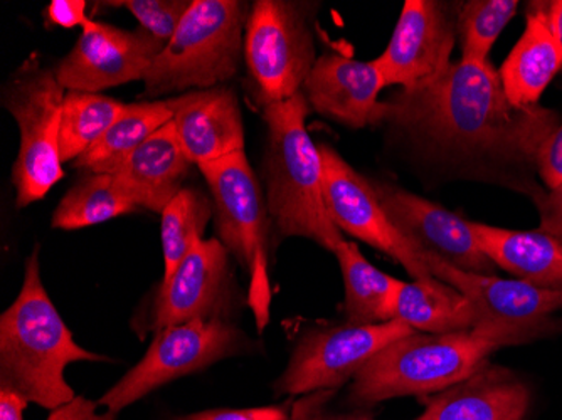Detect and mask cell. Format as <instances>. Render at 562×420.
<instances>
[{
  "label": "cell",
  "mask_w": 562,
  "mask_h": 420,
  "mask_svg": "<svg viewBox=\"0 0 562 420\" xmlns=\"http://www.w3.org/2000/svg\"><path fill=\"white\" fill-rule=\"evenodd\" d=\"M371 182L394 226L422 254L435 256L469 273H495L497 266L480 248L470 220L396 183L378 179Z\"/></svg>",
  "instance_id": "9a60e30c"
},
{
  "label": "cell",
  "mask_w": 562,
  "mask_h": 420,
  "mask_svg": "<svg viewBox=\"0 0 562 420\" xmlns=\"http://www.w3.org/2000/svg\"><path fill=\"white\" fill-rule=\"evenodd\" d=\"M173 420H290L283 407H257V409H213L189 413Z\"/></svg>",
  "instance_id": "d6a6232c"
},
{
  "label": "cell",
  "mask_w": 562,
  "mask_h": 420,
  "mask_svg": "<svg viewBox=\"0 0 562 420\" xmlns=\"http://www.w3.org/2000/svg\"><path fill=\"white\" fill-rule=\"evenodd\" d=\"M245 302L248 299L236 281L232 254L220 239H201L172 276L160 281L132 327L144 337L188 321H233Z\"/></svg>",
  "instance_id": "9c48e42d"
},
{
  "label": "cell",
  "mask_w": 562,
  "mask_h": 420,
  "mask_svg": "<svg viewBox=\"0 0 562 420\" xmlns=\"http://www.w3.org/2000/svg\"><path fill=\"white\" fill-rule=\"evenodd\" d=\"M530 340L520 331L482 325L457 333H415L400 338L361 366L350 384L347 402L369 409L397 397L435 396L465 381L502 347Z\"/></svg>",
  "instance_id": "3957f363"
},
{
  "label": "cell",
  "mask_w": 562,
  "mask_h": 420,
  "mask_svg": "<svg viewBox=\"0 0 562 420\" xmlns=\"http://www.w3.org/2000/svg\"><path fill=\"white\" fill-rule=\"evenodd\" d=\"M166 44L142 27L120 30L90 19L75 47L56 66V76L66 91L85 93L144 81Z\"/></svg>",
  "instance_id": "4fadbf2b"
},
{
  "label": "cell",
  "mask_w": 562,
  "mask_h": 420,
  "mask_svg": "<svg viewBox=\"0 0 562 420\" xmlns=\"http://www.w3.org/2000/svg\"><path fill=\"white\" fill-rule=\"evenodd\" d=\"M324 163V194L328 214L340 232L400 262L413 280L431 277L422 252L394 226L375 195L372 182L357 172L330 145H318Z\"/></svg>",
  "instance_id": "7c38bea8"
},
{
  "label": "cell",
  "mask_w": 562,
  "mask_h": 420,
  "mask_svg": "<svg viewBox=\"0 0 562 420\" xmlns=\"http://www.w3.org/2000/svg\"><path fill=\"white\" fill-rule=\"evenodd\" d=\"M100 404L87 399V397L76 396L71 402L50 410L47 420H116L119 413L106 410V412L98 413Z\"/></svg>",
  "instance_id": "e575fe53"
},
{
  "label": "cell",
  "mask_w": 562,
  "mask_h": 420,
  "mask_svg": "<svg viewBox=\"0 0 562 420\" xmlns=\"http://www.w3.org/2000/svg\"><path fill=\"white\" fill-rule=\"evenodd\" d=\"M386 87L375 61L328 53L315 63L302 93L318 115L347 128L361 129L374 123L379 94Z\"/></svg>",
  "instance_id": "ac0fdd59"
},
{
  "label": "cell",
  "mask_w": 562,
  "mask_h": 420,
  "mask_svg": "<svg viewBox=\"0 0 562 420\" xmlns=\"http://www.w3.org/2000/svg\"><path fill=\"white\" fill-rule=\"evenodd\" d=\"M65 91L56 69L44 68L36 56L22 63L2 88V104L21 135L11 173L19 208L46 197L65 177L59 155Z\"/></svg>",
  "instance_id": "52a82bcc"
},
{
  "label": "cell",
  "mask_w": 562,
  "mask_h": 420,
  "mask_svg": "<svg viewBox=\"0 0 562 420\" xmlns=\"http://www.w3.org/2000/svg\"><path fill=\"white\" fill-rule=\"evenodd\" d=\"M154 334L140 362L98 400L101 407L122 412L169 382L252 350L251 338L233 321L194 320Z\"/></svg>",
  "instance_id": "30bf717a"
},
{
  "label": "cell",
  "mask_w": 562,
  "mask_h": 420,
  "mask_svg": "<svg viewBox=\"0 0 562 420\" xmlns=\"http://www.w3.org/2000/svg\"><path fill=\"white\" fill-rule=\"evenodd\" d=\"M172 125L195 167L245 151L241 103L233 88L194 90L167 98Z\"/></svg>",
  "instance_id": "e0dca14e"
},
{
  "label": "cell",
  "mask_w": 562,
  "mask_h": 420,
  "mask_svg": "<svg viewBox=\"0 0 562 420\" xmlns=\"http://www.w3.org/2000/svg\"><path fill=\"white\" fill-rule=\"evenodd\" d=\"M559 123L541 104L514 106L491 61L460 59L429 83L379 101L372 125H386L426 162L536 204L548 192L538 175L539 150Z\"/></svg>",
  "instance_id": "6da1fadb"
},
{
  "label": "cell",
  "mask_w": 562,
  "mask_h": 420,
  "mask_svg": "<svg viewBox=\"0 0 562 420\" xmlns=\"http://www.w3.org/2000/svg\"><path fill=\"white\" fill-rule=\"evenodd\" d=\"M192 2L194 0H113L103 2V5L126 9L137 19L142 30L167 43L188 14Z\"/></svg>",
  "instance_id": "f546056e"
},
{
  "label": "cell",
  "mask_w": 562,
  "mask_h": 420,
  "mask_svg": "<svg viewBox=\"0 0 562 420\" xmlns=\"http://www.w3.org/2000/svg\"><path fill=\"white\" fill-rule=\"evenodd\" d=\"M480 248L516 280L562 292V239L544 230H513L473 223Z\"/></svg>",
  "instance_id": "7402d4cb"
},
{
  "label": "cell",
  "mask_w": 562,
  "mask_h": 420,
  "mask_svg": "<svg viewBox=\"0 0 562 420\" xmlns=\"http://www.w3.org/2000/svg\"><path fill=\"white\" fill-rule=\"evenodd\" d=\"M538 175L546 191H554L562 183V120L539 150Z\"/></svg>",
  "instance_id": "1f68e13d"
},
{
  "label": "cell",
  "mask_w": 562,
  "mask_h": 420,
  "mask_svg": "<svg viewBox=\"0 0 562 420\" xmlns=\"http://www.w3.org/2000/svg\"><path fill=\"white\" fill-rule=\"evenodd\" d=\"M27 400L8 388H0V420H24Z\"/></svg>",
  "instance_id": "8d00e7d4"
},
{
  "label": "cell",
  "mask_w": 562,
  "mask_h": 420,
  "mask_svg": "<svg viewBox=\"0 0 562 420\" xmlns=\"http://www.w3.org/2000/svg\"><path fill=\"white\" fill-rule=\"evenodd\" d=\"M529 406L526 382L487 362L465 381L429 397L416 420H524Z\"/></svg>",
  "instance_id": "d6986e66"
},
{
  "label": "cell",
  "mask_w": 562,
  "mask_h": 420,
  "mask_svg": "<svg viewBox=\"0 0 562 420\" xmlns=\"http://www.w3.org/2000/svg\"><path fill=\"white\" fill-rule=\"evenodd\" d=\"M412 327L400 320L379 325H330L306 331L274 382L277 396H306L317 390H337L352 381L368 360L407 334Z\"/></svg>",
  "instance_id": "8fae6325"
},
{
  "label": "cell",
  "mask_w": 562,
  "mask_h": 420,
  "mask_svg": "<svg viewBox=\"0 0 562 420\" xmlns=\"http://www.w3.org/2000/svg\"><path fill=\"white\" fill-rule=\"evenodd\" d=\"M191 167L194 163L186 155L170 120L113 173V183L132 204L162 214L184 189Z\"/></svg>",
  "instance_id": "ffe728a7"
},
{
  "label": "cell",
  "mask_w": 562,
  "mask_h": 420,
  "mask_svg": "<svg viewBox=\"0 0 562 420\" xmlns=\"http://www.w3.org/2000/svg\"><path fill=\"white\" fill-rule=\"evenodd\" d=\"M87 9L88 4L85 0H53L50 4H47L44 14H46L47 25H58L66 30H72L80 25L83 30L90 21Z\"/></svg>",
  "instance_id": "836d02e7"
},
{
  "label": "cell",
  "mask_w": 562,
  "mask_h": 420,
  "mask_svg": "<svg viewBox=\"0 0 562 420\" xmlns=\"http://www.w3.org/2000/svg\"><path fill=\"white\" fill-rule=\"evenodd\" d=\"M541 2L546 15H548L549 24H551L552 33H554L562 50V0H541Z\"/></svg>",
  "instance_id": "74e56055"
},
{
  "label": "cell",
  "mask_w": 562,
  "mask_h": 420,
  "mask_svg": "<svg viewBox=\"0 0 562 420\" xmlns=\"http://www.w3.org/2000/svg\"><path fill=\"white\" fill-rule=\"evenodd\" d=\"M334 254L342 270L347 323L379 325L394 320V305L403 281L372 266L356 242L344 241Z\"/></svg>",
  "instance_id": "cb8c5ba5"
},
{
  "label": "cell",
  "mask_w": 562,
  "mask_h": 420,
  "mask_svg": "<svg viewBox=\"0 0 562 420\" xmlns=\"http://www.w3.org/2000/svg\"><path fill=\"white\" fill-rule=\"evenodd\" d=\"M160 216H162V281H166L172 276L192 246L201 241L207 224L214 219V205L213 201L198 189L184 188L164 208Z\"/></svg>",
  "instance_id": "83f0119b"
},
{
  "label": "cell",
  "mask_w": 562,
  "mask_h": 420,
  "mask_svg": "<svg viewBox=\"0 0 562 420\" xmlns=\"http://www.w3.org/2000/svg\"><path fill=\"white\" fill-rule=\"evenodd\" d=\"M317 8L292 0L252 2L245 33L246 78L263 109L299 94L314 69Z\"/></svg>",
  "instance_id": "ba28073f"
},
{
  "label": "cell",
  "mask_w": 562,
  "mask_h": 420,
  "mask_svg": "<svg viewBox=\"0 0 562 420\" xmlns=\"http://www.w3.org/2000/svg\"><path fill=\"white\" fill-rule=\"evenodd\" d=\"M561 69L562 50L542 2H530L526 30L498 71L508 101L517 109L536 106Z\"/></svg>",
  "instance_id": "44dd1931"
},
{
  "label": "cell",
  "mask_w": 562,
  "mask_h": 420,
  "mask_svg": "<svg viewBox=\"0 0 562 420\" xmlns=\"http://www.w3.org/2000/svg\"><path fill=\"white\" fill-rule=\"evenodd\" d=\"M458 4L406 0L390 44L375 65L387 87L415 90L451 66L457 41Z\"/></svg>",
  "instance_id": "5bb4252c"
},
{
  "label": "cell",
  "mask_w": 562,
  "mask_h": 420,
  "mask_svg": "<svg viewBox=\"0 0 562 420\" xmlns=\"http://www.w3.org/2000/svg\"><path fill=\"white\" fill-rule=\"evenodd\" d=\"M432 276L457 287L479 309L482 325L513 328L532 338L551 328V318L562 311V292L505 280L497 274H476L450 266L431 254H422Z\"/></svg>",
  "instance_id": "2e32d148"
},
{
  "label": "cell",
  "mask_w": 562,
  "mask_h": 420,
  "mask_svg": "<svg viewBox=\"0 0 562 420\" xmlns=\"http://www.w3.org/2000/svg\"><path fill=\"white\" fill-rule=\"evenodd\" d=\"M40 246L25 259L21 292L0 317V388L55 410L76 394L66 382L72 362H109L76 343L41 280Z\"/></svg>",
  "instance_id": "7a4b0ae2"
},
{
  "label": "cell",
  "mask_w": 562,
  "mask_h": 420,
  "mask_svg": "<svg viewBox=\"0 0 562 420\" xmlns=\"http://www.w3.org/2000/svg\"><path fill=\"white\" fill-rule=\"evenodd\" d=\"M137 205L116 191L109 173H88L66 192L50 217L53 229L76 230L135 213Z\"/></svg>",
  "instance_id": "484cf974"
},
{
  "label": "cell",
  "mask_w": 562,
  "mask_h": 420,
  "mask_svg": "<svg viewBox=\"0 0 562 420\" xmlns=\"http://www.w3.org/2000/svg\"><path fill=\"white\" fill-rule=\"evenodd\" d=\"M539 229L562 239V183L554 191H548L538 202Z\"/></svg>",
  "instance_id": "d590c367"
},
{
  "label": "cell",
  "mask_w": 562,
  "mask_h": 420,
  "mask_svg": "<svg viewBox=\"0 0 562 420\" xmlns=\"http://www.w3.org/2000/svg\"><path fill=\"white\" fill-rule=\"evenodd\" d=\"M251 4L239 0H194L173 36L145 76L142 98L223 87L245 61Z\"/></svg>",
  "instance_id": "5b68a950"
},
{
  "label": "cell",
  "mask_w": 562,
  "mask_h": 420,
  "mask_svg": "<svg viewBox=\"0 0 562 420\" xmlns=\"http://www.w3.org/2000/svg\"><path fill=\"white\" fill-rule=\"evenodd\" d=\"M198 169L210 188L217 239L249 276L248 303L261 331L270 320L271 299L268 239L273 223L267 198L245 151Z\"/></svg>",
  "instance_id": "8992f818"
},
{
  "label": "cell",
  "mask_w": 562,
  "mask_h": 420,
  "mask_svg": "<svg viewBox=\"0 0 562 420\" xmlns=\"http://www.w3.org/2000/svg\"><path fill=\"white\" fill-rule=\"evenodd\" d=\"M394 320L423 333L443 334L482 327L479 309L460 290L431 276L401 283Z\"/></svg>",
  "instance_id": "603a6c76"
},
{
  "label": "cell",
  "mask_w": 562,
  "mask_h": 420,
  "mask_svg": "<svg viewBox=\"0 0 562 420\" xmlns=\"http://www.w3.org/2000/svg\"><path fill=\"white\" fill-rule=\"evenodd\" d=\"M337 390H317L300 397L293 404L290 420H378L369 413L356 410L352 413L330 412L328 402L334 399Z\"/></svg>",
  "instance_id": "4dcf8cb0"
},
{
  "label": "cell",
  "mask_w": 562,
  "mask_h": 420,
  "mask_svg": "<svg viewBox=\"0 0 562 420\" xmlns=\"http://www.w3.org/2000/svg\"><path fill=\"white\" fill-rule=\"evenodd\" d=\"M308 110L302 91L263 109L268 129L265 198L281 239H311L334 252L346 239L325 204L324 163L306 128Z\"/></svg>",
  "instance_id": "277c9868"
},
{
  "label": "cell",
  "mask_w": 562,
  "mask_h": 420,
  "mask_svg": "<svg viewBox=\"0 0 562 420\" xmlns=\"http://www.w3.org/2000/svg\"><path fill=\"white\" fill-rule=\"evenodd\" d=\"M519 0H469L458 4L457 33L462 59L491 61L492 47L519 11Z\"/></svg>",
  "instance_id": "f1b7e54d"
},
{
  "label": "cell",
  "mask_w": 562,
  "mask_h": 420,
  "mask_svg": "<svg viewBox=\"0 0 562 420\" xmlns=\"http://www.w3.org/2000/svg\"><path fill=\"white\" fill-rule=\"evenodd\" d=\"M125 106L126 103L105 94L66 91L59 132L61 162H75L87 154L119 120Z\"/></svg>",
  "instance_id": "4316f807"
},
{
  "label": "cell",
  "mask_w": 562,
  "mask_h": 420,
  "mask_svg": "<svg viewBox=\"0 0 562 420\" xmlns=\"http://www.w3.org/2000/svg\"><path fill=\"white\" fill-rule=\"evenodd\" d=\"M170 120H172V112L167 100L126 103L119 120L106 129V134L87 154L72 162V167L87 170L88 173L113 175L148 137L167 125Z\"/></svg>",
  "instance_id": "d4e9b609"
}]
</instances>
